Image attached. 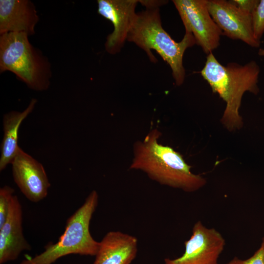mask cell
<instances>
[{"instance_id":"1","label":"cell","mask_w":264,"mask_h":264,"mask_svg":"<svg viewBox=\"0 0 264 264\" xmlns=\"http://www.w3.org/2000/svg\"><path fill=\"white\" fill-rule=\"evenodd\" d=\"M161 136L157 129L150 131L143 140L133 145V158L130 169L145 173L152 180L186 192H193L206 183L202 176L192 172L191 166L182 155L158 140Z\"/></svg>"},{"instance_id":"2","label":"cell","mask_w":264,"mask_h":264,"mask_svg":"<svg viewBox=\"0 0 264 264\" xmlns=\"http://www.w3.org/2000/svg\"><path fill=\"white\" fill-rule=\"evenodd\" d=\"M260 68L255 61L244 65L230 63L221 64L212 53L207 55L205 65L200 71L212 91L219 94L226 107L220 119L229 131L242 127V118L239 110L243 95L246 91L259 93L258 86Z\"/></svg>"},{"instance_id":"3","label":"cell","mask_w":264,"mask_h":264,"mask_svg":"<svg viewBox=\"0 0 264 264\" xmlns=\"http://www.w3.org/2000/svg\"><path fill=\"white\" fill-rule=\"evenodd\" d=\"M127 40L144 50L153 62L156 59L151 50H155L170 66L176 84L180 86L183 83L185 77L183 55L188 48L196 44V41L187 31L180 42L174 41L162 26L159 7L146 8L136 14Z\"/></svg>"},{"instance_id":"4","label":"cell","mask_w":264,"mask_h":264,"mask_svg":"<svg viewBox=\"0 0 264 264\" xmlns=\"http://www.w3.org/2000/svg\"><path fill=\"white\" fill-rule=\"evenodd\" d=\"M24 33L0 36V72L9 71L29 88L43 91L49 87L51 65L42 51L33 46Z\"/></svg>"},{"instance_id":"5","label":"cell","mask_w":264,"mask_h":264,"mask_svg":"<svg viewBox=\"0 0 264 264\" xmlns=\"http://www.w3.org/2000/svg\"><path fill=\"white\" fill-rule=\"evenodd\" d=\"M98 202L97 192L93 190L83 204L67 220L65 230L55 243H48L44 251L33 258H26L21 264H51L69 254L96 256L100 242L89 231V224Z\"/></svg>"},{"instance_id":"6","label":"cell","mask_w":264,"mask_h":264,"mask_svg":"<svg viewBox=\"0 0 264 264\" xmlns=\"http://www.w3.org/2000/svg\"><path fill=\"white\" fill-rule=\"evenodd\" d=\"M184 26L206 54L220 45L221 30L212 18L207 0H173Z\"/></svg>"},{"instance_id":"7","label":"cell","mask_w":264,"mask_h":264,"mask_svg":"<svg viewBox=\"0 0 264 264\" xmlns=\"http://www.w3.org/2000/svg\"><path fill=\"white\" fill-rule=\"evenodd\" d=\"M183 255L176 259L166 258L165 264H218L225 241L216 229L207 228L200 221L194 224L192 234L185 243Z\"/></svg>"},{"instance_id":"8","label":"cell","mask_w":264,"mask_h":264,"mask_svg":"<svg viewBox=\"0 0 264 264\" xmlns=\"http://www.w3.org/2000/svg\"><path fill=\"white\" fill-rule=\"evenodd\" d=\"M207 5L223 35L240 40L251 47H259L260 42L253 32L251 13L241 10L230 0H207Z\"/></svg>"},{"instance_id":"9","label":"cell","mask_w":264,"mask_h":264,"mask_svg":"<svg viewBox=\"0 0 264 264\" xmlns=\"http://www.w3.org/2000/svg\"><path fill=\"white\" fill-rule=\"evenodd\" d=\"M11 164L14 180L28 200L38 202L46 197L50 184L41 163L20 147Z\"/></svg>"},{"instance_id":"10","label":"cell","mask_w":264,"mask_h":264,"mask_svg":"<svg viewBox=\"0 0 264 264\" xmlns=\"http://www.w3.org/2000/svg\"><path fill=\"white\" fill-rule=\"evenodd\" d=\"M138 2L137 0H97L98 13L110 20L114 27L105 44L109 53H118L123 47L135 17Z\"/></svg>"},{"instance_id":"11","label":"cell","mask_w":264,"mask_h":264,"mask_svg":"<svg viewBox=\"0 0 264 264\" xmlns=\"http://www.w3.org/2000/svg\"><path fill=\"white\" fill-rule=\"evenodd\" d=\"M22 207L18 197L14 195L7 219L0 227V264L16 259L24 250H30L22 230Z\"/></svg>"},{"instance_id":"12","label":"cell","mask_w":264,"mask_h":264,"mask_svg":"<svg viewBox=\"0 0 264 264\" xmlns=\"http://www.w3.org/2000/svg\"><path fill=\"white\" fill-rule=\"evenodd\" d=\"M39 20L35 6L30 0H0V35L15 32L32 35Z\"/></svg>"},{"instance_id":"13","label":"cell","mask_w":264,"mask_h":264,"mask_svg":"<svg viewBox=\"0 0 264 264\" xmlns=\"http://www.w3.org/2000/svg\"><path fill=\"white\" fill-rule=\"evenodd\" d=\"M137 243L134 236L110 231L100 242L93 264H130L136 256Z\"/></svg>"},{"instance_id":"14","label":"cell","mask_w":264,"mask_h":264,"mask_svg":"<svg viewBox=\"0 0 264 264\" xmlns=\"http://www.w3.org/2000/svg\"><path fill=\"white\" fill-rule=\"evenodd\" d=\"M37 101L32 99L28 107L22 112L12 111L5 114L3 118L4 136L1 145L0 171L11 164L19 148L18 132L21 124L33 111Z\"/></svg>"},{"instance_id":"15","label":"cell","mask_w":264,"mask_h":264,"mask_svg":"<svg viewBox=\"0 0 264 264\" xmlns=\"http://www.w3.org/2000/svg\"><path fill=\"white\" fill-rule=\"evenodd\" d=\"M252 30L255 38L260 42L264 33V0H260L251 13Z\"/></svg>"},{"instance_id":"16","label":"cell","mask_w":264,"mask_h":264,"mask_svg":"<svg viewBox=\"0 0 264 264\" xmlns=\"http://www.w3.org/2000/svg\"><path fill=\"white\" fill-rule=\"evenodd\" d=\"M14 191L13 188L7 185L0 189V227L7 219Z\"/></svg>"},{"instance_id":"17","label":"cell","mask_w":264,"mask_h":264,"mask_svg":"<svg viewBox=\"0 0 264 264\" xmlns=\"http://www.w3.org/2000/svg\"><path fill=\"white\" fill-rule=\"evenodd\" d=\"M238 264H264V242H262L259 248L250 258L246 260L238 258Z\"/></svg>"},{"instance_id":"18","label":"cell","mask_w":264,"mask_h":264,"mask_svg":"<svg viewBox=\"0 0 264 264\" xmlns=\"http://www.w3.org/2000/svg\"><path fill=\"white\" fill-rule=\"evenodd\" d=\"M233 4L241 10L251 13L259 2V0H232Z\"/></svg>"},{"instance_id":"19","label":"cell","mask_w":264,"mask_h":264,"mask_svg":"<svg viewBox=\"0 0 264 264\" xmlns=\"http://www.w3.org/2000/svg\"><path fill=\"white\" fill-rule=\"evenodd\" d=\"M142 5L146 8L159 7L166 3L167 1L165 0H139Z\"/></svg>"},{"instance_id":"20","label":"cell","mask_w":264,"mask_h":264,"mask_svg":"<svg viewBox=\"0 0 264 264\" xmlns=\"http://www.w3.org/2000/svg\"><path fill=\"white\" fill-rule=\"evenodd\" d=\"M237 258H234L232 260H231L230 262H229L228 263L226 264H238L237 262Z\"/></svg>"},{"instance_id":"21","label":"cell","mask_w":264,"mask_h":264,"mask_svg":"<svg viewBox=\"0 0 264 264\" xmlns=\"http://www.w3.org/2000/svg\"><path fill=\"white\" fill-rule=\"evenodd\" d=\"M258 55L261 56H264V48L259 49Z\"/></svg>"},{"instance_id":"22","label":"cell","mask_w":264,"mask_h":264,"mask_svg":"<svg viewBox=\"0 0 264 264\" xmlns=\"http://www.w3.org/2000/svg\"><path fill=\"white\" fill-rule=\"evenodd\" d=\"M262 242H264V237L263 239Z\"/></svg>"}]
</instances>
